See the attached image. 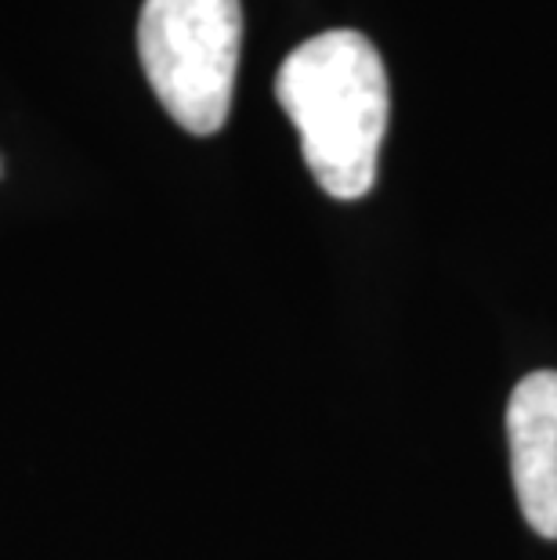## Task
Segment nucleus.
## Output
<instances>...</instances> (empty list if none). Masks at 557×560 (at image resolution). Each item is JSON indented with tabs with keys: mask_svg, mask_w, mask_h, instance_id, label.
<instances>
[{
	"mask_svg": "<svg viewBox=\"0 0 557 560\" xmlns=\"http://www.w3.org/2000/svg\"><path fill=\"white\" fill-rule=\"evenodd\" d=\"M276 98L326 196L362 199L376 182L387 135V69L359 30H326L282 58Z\"/></svg>",
	"mask_w": 557,
	"mask_h": 560,
	"instance_id": "nucleus-1",
	"label": "nucleus"
},
{
	"mask_svg": "<svg viewBox=\"0 0 557 560\" xmlns=\"http://www.w3.org/2000/svg\"><path fill=\"white\" fill-rule=\"evenodd\" d=\"M240 47V0H146L141 4V69L167 116L188 135H218L229 120Z\"/></svg>",
	"mask_w": 557,
	"mask_h": 560,
	"instance_id": "nucleus-2",
	"label": "nucleus"
},
{
	"mask_svg": "<svg viewBox=\"0 0 557 560\" xmlns=\"http://www.w3.org/2000/svg\"><path fill=\"white\" fill-rule=\"evenodd\" d=\"M507 445L521 517L543 539H557V373L539 369L507 401Z\"/></svg>",
	"mask_w": 557,
	"mask_h": 560,
	"instance_id": "nucleus-3",
	"label": "nucleus"
},
{
	"mask_svg": "<svg viewBox=\"0 0 557 560\" xmlns=\"http://www.w3.org/2000/svg\"><path fill=\"white\" fill-rule=\"evenodd\" d=\"M0 171H4V163H0Z\"/></svg>",
	"mask_w": 557,
	"mask_h": 560,
	"instance_id": "nucleus-4",
	"label": "nucleus"
}]
</instances>
